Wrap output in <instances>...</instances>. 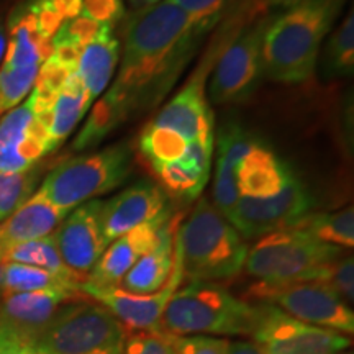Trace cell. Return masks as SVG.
<instances>
[{"mask_svg": "<svg viewBox=\"0 0 354 354\" xmlns=\"http://www.w3.org/2000/svg\"><path fill=\"white\" fill-rule=\"evenodd\" d=\"M130 146L118 143L97 153L69 158L48 172L39 190L56 207L74 210L127 183L133 172Z\"/></svg>", "mask_w": 354, "mask_h": 354, "instance_id": "5", "label": "cell"}, {"mask_svg": "<svg viewBox=\"0 0 354 354\" xmlns=\"http://www.w3.org/2000/svg\"><path fill=\"white\" fill-rule=\"evenodd\" d=\"M336 354H353V353H344V351H339V353H336Z\"/></svg>", "mask_w": 354, "mask_h": 354, "instance_id": "44", "label": "cell"}, {"mask_svg": "<svg viewBox=\"0 0 354 354\" xmlns=\"http://www.w3.org/2000/svg\"><path fill=\"white\" fill-rule=\"evenodd\" d=\"M227 354H266V353L261 349L259 344H256L254 342H245V339L230 342L228 339Z\"/></svg>", "mask_w": 354, "mask_h": 354, "instance_id": "39", "label": "cell"}, {"mask_svg": "<svg viewBox=\"0 0 354 354\" xmlns=\"http://www.w3.org/2000/svg\"><path fill=\"white\" fill-rule=\"evenodd\" d=\"M312 282L333 290L344 304L354 302V259L353 256L335 259L325 264Z\"/></svg>", "mask_w": 354, "mask_h": 354, "instance_id": "33", "label": "cell"}, {"mask_svg": "<svg viewBox=\"0 0 354 354\" xmlns=\"http://www.w3.org/2000/svg\"><path fill=\"white\" fill-rule=\"evenodd\" d=\"M292 228L312 234L318 241L336 248L354 246V209L328 212V214H308Z\"/></svg>", "mask_w": 354, "mask_h": 354, "instance_id": "27", "label": "cell"}, {"mask_svg": "<svg viewBox=\"0 0 354 354\" xmlns=\"http://www.w3.org/2000/svg\"><path fill=\"white\" fill-rule=\"evenodd\" d=\"M118 59H120V43L113 37L112 26L104 25L99 35L82 48L76 69L92 104L109 88Z\"/></svg>", "mask_w": 354, "mask_h": 354, "instance_id": "22", "label": "cell"}, {"mask_svg": "<svg viewBox=\"0 0 354 354\" xmlns=\"http://www.w3.org/2000/svg\"><path fill=\"white\" fill-rule=\"evenodd\" d=\"M39 176L41 171L38 165L25 171L0 174V221L12 215L37 192Z\"/></svg>", "mask_w": 354, "mask_h": 354, "instance_id": "30", "label": "cell"}, {"mask_svg": "<svg viewBox=\"0 0 354 354\" xmlns=\"http://www.w3.org/2000/svg\"><path fill=\"white\" fill-rule=\"evenodd\" d=\"M169 209L167 196L151 180H138L112 198L102 202L100 223L107 246L138 225L156 218Z\"/></svg>", "mask_w": 354, "mask_h": 354, "instance_id": "17", "label": "cell"}, {"mask_svg": "<svg viewBox=\"0 0 354 354\" xmlns=\"http://www.w3.org/2000/svg\"><path fill=\"white\" fill-rule=\"evenodd\" d=\"M344 3L346 0H302L269 24L263 38L264 77L279 84L307 82Z\"/></svg>", "mask_w": 354, "mask_h": 354, "instance_id": "2", "label": "cell"}, {"mask_svg": "<svg viewBox=\"0 0 354 354\" xmlns=\"http://www.w3.org/2000/svg\"><path fill=\"white\" fill-rule=\"evenodd\" d=\"M354 71V17H348L330 33L325 50L322 53V73L326 79L351 76Z\"/></svg>", "mask_w": 354, "mask_h": 354, "instance_id": "28", "label": "cell"}, {"mask_svg": "<svg viewBox=\"0 0 354 354\" xmlns=\"http://www.w3.org/2000/svg\"><path fill=\"white\" fill-rule=\"evenodd\" d=\"M171 2L179 6L209 30L210 26L215 25L227 0H171Z\"/></svg>", "mask_w": 354, "mask_h": 354, "instance_id": "37", "label": "cell"}, {"mask_svg": "<svg viewBox=\"0 0 354 354\" xmlns=\"http://www.w3.org/2000/svg\"><path fill=\"white\" fill-rule=\"evenodd\" d=\"M342 254V248L318 241L302 230L286 228L266 234L248 248L245 269L264 284L312 282L323 266Z\"/></svg>", "mask_w": 354, "mask_h": 354, "instance_id": "6", "label": "cell"}, {"mask_svg": "<svg viewBox=\"0 0 354 354\" xmlns=\"http://www.w3.org/2000/svg\"><path fill=\"white\" fill-rule=\"evenodd\" d=\"M315 198L302 180L294 177L276 196L266 198L240 197L228 221L243 240H259L266 234L292 228L312 214Z\"/></svg>", "mask_w": 354, "mask_h": 354, "instance_id": "10", "label": "cell"}, {"mask_svg": "<svg viewBox=\"0 0 354 354\" xmlns=\"http://www.w3.org/2000/svg\"><path fill=\"white\" fill-rule=\"evenodd\" d=\"M0 263H20L35 266V268L44 269V271H50L56 274V276L68 279L71 282H76L79 286L82 284L74 276V272L64 264L53 234L8 248V250L0 254Z\"/></svg>", "mask_w": 354, "mask_h": 354, "instance_id": "26", "label": "cell"}, {"mask_svg": "<svg viewBox=\"0 0 354 354\" xmlns=\"http://www.w3.org/2000/svg\"><path fill=\"white\" fill-rule=\"evenodd\" d=\"M92 102L88 99L87 91L79 79L77 73H73L66 79L57 94L55 105L48 115V145L50 153L56 151L66 140L69 138L79 122L88 113Z\"/></svg>", "mask_w": 354, "mask_h": 354, "instance_id": "23", "label": "cell"}, {"mask_svg": "<svg viewBox=\"0 0 354 354\" xmlns=\"http://www.w3.org/2000/svg\"><path fill=\"white\" fill-rule=\"evenodd\" d=\"M35 353H37V354H44V353H41V351H39V349H37V348H35Z\"/></svg>", "mask_w": 354, "mask_h": 354, "instance_id": "43", "label": "cell"}, {"mask_svg": "<svg viewBox=\"0 0 354 354\" xmlns=\"http://www.w3.org/2000/svg\"><path fill=\"white\" fill-rule=\"evenodd\" d=\"M6 50H7V28L6 25L0 21V64H2L3 56H6Z\"/></svg>", "mask_w": 354, "mask_h": 354, "instance_id": "40", "label": "cell"}, {"mask_svg": "<svg viewBox=\"0 0 354 354\" xmlns=\"http://www.w3.org/2000/svg\"><path fill=\"white\" fill-rule=\"evenodd\" d=\"M131 6L143 8V7H149V6H156V3L162 2V0H130Z\"/></svg>", "mask_w": 354, "mask_h": 354, "instance_id": "42", "label": "cell"}, {"mask_svg": "<svg viewBox=\"0 0 354 354\" xmlns=\"http://www.w3.org/2000/svg\"><path fill=\"white\" fill-rule=\"evenodd\" d=\"M269 7H282V8H290L297 3L302 2V0H266Z\"/></svg>", "mask_w": 354, "mask_h": 354, "instance_id": "41", "label": "cell"}, {"mask_svg": "<svg viewBox=\"0 0 354 354\" xmlns=\"http://www.w3.org/2000/svg\"><path fill=\"white\" fill-rule=\"evenodd\" d=\"M250 295L261 304L274 305L279 310L308 325L333 330L351 336L354 313L333 290L317 282H284V284L251 286Z\"/></svg>", "mask_w": 354, "mask_h": 354, "instance_id": "8", "label": "cell"}, {"mask_svg": "<svg viewBox=\"0 0 354 354\" xmlns=\"http://www.w3.org/2000/svg\"><path fill=\"white\" fill-rule=\"evenodd\" d=\"M256 305L234 297L216 282H189L174 292L161 330L176 336H251Z\"/></svg>", "mask_w": 354, "mask_h": 354, "instance_id": "4", "label": "cell"}, {"mask_svg": "<svg viewBox=\"0 0 354 354\" xmlns=\"http://www.w3.org/2000/svg\"><path fill=\"white\" fill-rule=\"evenodd\" d=\"M184 279L216 282L238 276L245 268L248 245L233 225L207 198H201L174 234Z\"/></svg>", "mask_w": 354, "mask_h": 354, "instance_id": "3", "label": "cell"}, {"mask_svg": "<svg viewBox=\"0 0 354 354\" xmlns=\"http://www.w3.org/2000/svg\"><path fill=\"white\" fill-rule=\"evenodd\" d=\"M37 69H12L0 66V117L30 95L37 81Z\"/></svg>", "mask_w": 354, "mask_h": 354, "instance_id": "32", "label": "cell"}, {"mask_svg": "<svg viewBox=\"0 0 354 354\" xmlns=\"http://www.w3.org/2000/svg\"><path fill=\"white\" fill-rule=\"evenodd\" d=\"M123 0H82L81 15L97 21L99 25L113 26L123 19Z\"/></svg>", "mask_w": 354, "mask_h": 354, "instance_id": "36", "label": "cell"}, {"mask_svg": "<svg viewBox=\"0 0 354 354\" xmlns=\"http://www.w3.org/2000/svg\"><path fill=\"white\" fill-rule=\"evenodd\" d=\"M123 354H177L166 331L127 330Z\"/></svg>", "mask_w": 354, "mask_h": 354, "instance_id": "34", "label": "cell"}, {"mask_svg": "<svg viewBox=\"0 0 354 354\" xmlns=\"http://www.w3.org/2000/svg\"><path fill=\"white\" fill-rule=\"evenodd\" d=\"M153 171L156 172L159 180H161L165 192H169L171 196L185 202H192L194 198L201 196L207 184V179H209L207 176L185 166L180 161L153 167Z\"/></svg>", "mask_w": 354, "mask_h": 354, "instance_id": "31", "label": "cell"}, {"mask_svg": "<svg viewBox=\"0 0 354 354\" xmlns=\"http://www.w3.org/2000/svg\"><path fill=\"white\" fill-rule=\"evenodd\" d=\"M63 289L81 292V286L50 271L20 263H0V295L17 292ZM82 294V292H81Z\"/></svg>", "mask_w": 354, "mask_h": 354, "instance_id": "25", "label": "cell"}, {"mask_svg": "<svg viewBox=\"0 0 354 354\" xmlns=\"http://www.w3.org/2000/svg\"><path fill=\"white\" fill-rule=\"evenodd\" d=\"M171 209L162 212L156 218L145 221L130 230L105 248L92 271L81 286L88 287H115L120 286L127 272L138 263L141 256L148 253L158 240V234L171 218Z\"/></svg>", "mask_w": 354, "mask_h": 354, "instance_id": "16", "label": "cell"}, {"mask_svg": "<svg viewBox=\"0 0 354 354\" xmlns=\"http://www.w3.org/2000/svg\"><path fill=\"white\" fill-rule=\"evenodd\" d=\"M187 141L176 131L149 123L140 136V151L151 167L179 161L184 156Z\"/></svg>", "mask_w": 354, "mask_h": 354, "instance_id": "29", "label": "cell"}, {"mask_svg": "<svg viewBox=\"0 0 354 354\" xmlns=\"http://www.w3.org/2000/svg\"><path fill=\"white\" fill-rule=\"evenodd\" d=\"M294 177V171L259 140L236 167L240 197L266 198L276 196Z\"/></svg>", "mask_w": 354, "mask_h": 354, "instance_id": "20", "label": "cell"}, {"mask_svg": "<svg viewBox=\"0 0 354 354\" xmlns=\"http://www.w3.org/2000/svg\"><path fill=\"white\" fill-rule=\"evenodd\" d=\"M102 202L94 198L71 210L53 233L64 264L81 282L107 248L100 223Z\"/></svg>", "mask_w": 354, "mask_h": 354, "instance_id": "13", "label": "cell"}, {"mask_svg": "<svg viewBox=\"0 0 354 354\" xmlns=\"http://www.w3.org/2000/svg\"><path fill=\"white\" fill-rule=\"evenodd\" d=\"M253 342L266 354H336L351 339L338 331L295 320L274 305H256Z\"/></svg>", "mask_w": 354, "mask_h": 354, "instance_id": "9", "label": "cell"}, {"mask_svg": "<svg viewBox=\"0 0 354 354\" xmlns=\"http://www.w3.org/2000/svg\"><path fill=\"white\" fill-rule=\"evenodd\" d=\"M81 299V292L48 289L0 295V330L35 344L63 305Z\"/></svg>", "mask_w": 354, "mask_h": 354, "instance_id": "15", "label": "cell"}, {"mask_svg": "<svg viewBox=\"0 0 354 354\" xmlns=\"http://www.w3.org/2000/svg\"><path fill=\"white\" fill-rule=\"evenodd\" d=\"M0 354H37L33 344H28L7 331L0 330Z\"/></svg>", "mask_w": 354, "mask_h": 354, "instance_id": "38", "label": "cell"}, {"mask_svg": "<svg viewBox=\"0 0 354 354\" xmlns=\"http://www.w3.org/2000/svg\"><path fill=\"white\" fill-rule=\"evenodd\" d=\"M151 123L176 131L187 143L198 138H215L214 113L203 95L201 79L189 82L174 99L167 102Z\"/></svg>", "mask_w": 354, "mask_h": 354, "instance_id": "18", "label": "cell"}, {"mask_svg": "<svg viewBox=\"0 0 354 354\" xmlns=\"http://www.w3.org/2000/svg\"><path fill=\"white\" fill-rule=\"evenodd\" d=\"M205 32V26L171 0L138 8L123 30L122 64L110 91L125 102L130 113L156 105Z\"/></svg>", "mask_w": 354, "mask_h": 354, "instance_id": "1", "label": "cell"}, {"mask_svg": "<svg viewBox=\"0 0 354 354\" xmlns=\"http://www.w3.org/2000/svg\"><path fill=\"white\" fill-rule=\"evenodd\" d=\"M184 281L183 266L179 254L174 250V266L165 286L154 294H131L122 287H88L81 286V292L102 307H105L115 318L123 323L127 330L159 331L162 313L169 304L174 292Z\"/></svg>", "mask_w": 354, "mask_h": 354, "instance_id": "12", "label": "cell"}, {"mask_svg": "<svg viewBox=\"0 0 354 354\" xmlns=\"http://www.w3.org/2000/svg\"><path fill=\"white\" fill-rule=\"evenodd\" d=\"M68 214L69 212L48 201V197L38 189L12 215L0 221V254L20 243L53 234Z\"/></svg>", "mask_w": 354, "mask_h": 354, "instance_id": "19", "label": "cell"}, {"mask_svg": "<svg viewBox=\"0 0 354 354\" xmlns=\"http://www.w3.org/2000/svg\"><path fill=\"white\" fill-rule=\"evenodd\" d=\"M169 338L177 354H227L228 348V339L216 338V336L169 335Z\"/></svg>", "mask_w": 354, "mask_h": 354, "instance_id": "35", "label": "cell"}, {"mask_svg": "<svg viewBox=\"0 0 354 354\" xmlns=\"http://www.w3.org/2000/svg\"><path fill=\"white\" fill-rule=\"evenodd\" d=\"M179 227V216L166 221L158 234V240L148 253L141 256L127 276L122 279L123 290L131 294H154L166 284L174 266V234Z\"/></svg>", "mask_w": 354, "mask_h": 354, "instance_id": "21", "label": "cell"}, {"mask_svg": "<svg viewBox=\"0 0 354 354\" xmlns=\"http://www.w3.org/2000/svg\"><path fill=\"white\" fill-rule=\"evenodd\" d=\"M127 328L107 308L88 300L63 305L33 344L44 354H123Z\"/></svg>", "mask_w": 354, "mask_h": 354, "instance_id": "7", "label": "cell"}, {"mask_svg": "<svg viewBox=\"0 0 354 354\" xmlns=\"http://www.w3.org/2000/svg\"><path fill=\"white\" fill-rule=\"evenodd\" d=\"M48 153V130L26 97L0 117V174L30 169Z\"/></svg>", "mask_w": 354, "mask_h": 354, "instance_id": "14", "label": "cell"}, {"mask_svg": "<svg viewBox=\"0 0 354 354\" xmlns=\"http://www.w3.org/2000/svg\"><path fill=\"white\" fill-rule=\"evenodd\" d=\"M130 110L127 104L115 92L105 91L102 99L88 112L82 130L77 133L73 143L74 151H84L102 143L115 128H118L123 122L130 117Z\"/></svg>", "mask_w": 354, "mask_h": 354, "instance_id": "24", "label": "cell"}, {"mask_svg": "<svg viewBox=\"0 0 354 354\" xmlns=\"http://www.w3.org/2000/svg\"><path fill=\"white\" fill-rule=\"evenodd\" d=\"M269 21L241 33L220 56L210 79V100L216 105L246 100L263 79V38Z\"/></svg>", "mask_w": 354, "mask_h": 354, "instance_id": "11", "label": "cell"}]
</instances>
